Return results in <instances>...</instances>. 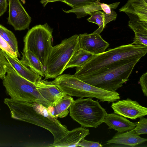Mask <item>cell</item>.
<instances>
[{
    "mask_svg": "<svg viewBox=\"0 0 147 147\" xmlns=\"http://www.w3.org/2000/svg\"><path fill=\"white\" fill-rule=\"evenodd\" d=\"M4 103L9 108L11 117L43 128L53 134L54 142L69 131L67 127L48 112L47 108L39 103L5 98Z\"/></svg>",
    "mask_w": 147,
    "mask_h": 147,
    "instance_id": "6da1fadb",
    "label": "cell"
},
{
    "mask_svg": "<svg viewBox=\"0 0 147 147\" xmlns=\"http://www.w3.org/2000/svg\"><path fill=\"white\" fill-rule=\"evenodd\" d=\"M116 102H112L111 106L115 114L132 119L147 115V108L141 105L136 100L127 98Z\"/></svg>",
    "mask_w": 147,
    "mask_h": 147,
    "instance_id": "9c48e42d",
    "label": "cell"
},
{
    "mask_svg": "<svg viewBox=\"0 0 147 147\" xmlns=\"http://www.w3.org/2000/svg\"><path fill=\"white\" fill-rule=\"evenodd\" d=\"M7 0H0V17L2 16L7 10L8 3Z\"/></svg>",
    "mask_w": 147,
    "mask_h": 147,
    "instance_id": "4dcf8cb0",
    "label": "cell"
},
{
    "mask_svg": "<svg viewBox=\"0 0 147 147\" xmlns=\"http://www.w3.org/2000/svg\"><path fill=\"white\" fill-rule=\"evenodd\" d=\"M134 129L136 133L140 135L147 133V119L143 117L140 118L138 121L136 123Z\"/></svg>",
    "mask_w": 147,
    "mask_h": 147,
    "instance_id": "484cf974",
    "label": "cell"
},
{
    "mask_svg": "<svg viewBox=\"0 0 147 147\" xmlns=\"http://www.w3.org/2000/svg\"><path fill=\"white\" fill-rule=\"evenodd\" d=\"M117 16L116 13L114 10L110 14H107L99 10L94 13L87 20L98 25V28L94 32L100 34L103 31L105 25L109 22L115 20Z\"/></svg>",
    "mask_w": 147,
    "mask_h": 147,
    "instance_id": "d6986e66",
    "label": "cell"
},
{
    "mask_svg": "<svg viewBox=\"0 0 147 147\" xmlns=\"http://www.w3.org/2000/svg\"><path fill=\"white\" fill-rule=\"evenodd\" d=\"M140 59L121 60L111 64L106 69L78 78L97 88L115 92L128 80L134 67Z\"/></svg>",
    "mask_w": 147,
    "mask_h": 147,
    "instance_id": "3957f363",
    "label": "cell"
},
{
    "mask_svg": "<svg viewBox=\"0 0 147 147\" xmlns=\"http://www.w3.org/2000/svg\"><path fill=\"white\" fill-rule=\"evenodd\" d=\"M128 26L135 33L132 43L147 46V22L129 21Z\"/></svg>",
    "mask_w": 147,
    "mask_h": 147,
    "instance_id": "ffe728a7",
    "label": "cell"
},
{
    "mask_svg": "<svg viewBox=\"0 0 147 147\" xmlns=\"http://www.w3.org/2000/svg\"><path fill=\"white\" fill-rule=\"evenodd\" d=\"M2 51L10 67L22 77L35 84L41 79V76L31 71L21 62L18 58Z\"/></svg>",
    "mask_w": 147,
    "mask_h": 147,
    "instance_id": "9a60e30c",
    "label": "cell"
},
{
    "mask_svg": "<svg viewBox=\"0 0 147 147\" xmlns=\"http://www.w3.org/2000/svg\"><path fill=\"white\" fill-rule=\"evenodd\" d=\"M78 35L80 48L93 54L103 53L109 46V44L98 34L93 32Z\"/></svg>",
    "mask_w": 147,
    "mask_h": 147,
    "instance_id": "30bf717a",
    "label": "cell"
},
{
    "mask_svg": "<svg viewBox=\"0 0 147 147\" xmlns=\"http://www.w3.org/2000/svg\"></svg>",
    "mask_w": 147,
    "mask_h": 147,
    "instance_id": "836d02e7",
    "label": "cell"
},
{
    "mask_svg": "<svg viewBox=\"0 0 147 147\" xmlns=\"http://www.w3.org/2000/svg\"><path fill=\"white\" fill-rule=\"evenodd\" d=\"M80 48L79 36L77 34L53 47L45 68L44 80L53 79L61 75L72 56Z\"/></svg>",
    "mask_w": 147,
    "mask_h": 147,
    "instance_id": "5b68a950",
    "label": "cell"
},
{
    "mask_svg": "<svg viewBox=\"0 0 147 147\" xmlns=\"http://www.w3.org/2000/svg\"><path fill=\"white\" fill-rule=\"evenodd\" d=\"M78 146L83 147H102V145L98 142L88 141L83 139L78 144Z\"/></svg>",
    "mask_w": 147,
    "mask_h": 147,
    "instance_id": "f1b7e54d",
    "label": "cell"
},
{
    "mask_svg": "<svg viewBox=\"0 0 147 147\" xmlns=\"http://www.w3.org/2000/svg\"><path fill=\"white\" fill-rule=\"evenodd\" d=\"M70 115L84 127L96 128L103 123L107 113L98 100L91 98H79L74 100L69 109Z\"/></svg>",
    "mask_w": 147,
    "mask_h": 147,
    "instance_id": "52a82bcc",
    "label": "cell"
},
{
    "mask_svg": "<svg viewBox=\"0 0 147 147\" xmlns=\"http://www.w3.org/2000/svg\"><path fill=\"white\" fill-rule=\"evenodd\" d=\"M0 48L13 56L18 58L17 54L14 52L8 43L0 35Z\"/></svg>",
    "mask_w": 147,
    "mask_h": 147,
    "instance_id": "4316f807",
    "label": "cell"
},
{
    "mask_svg": "<svg viewBox=\"0 0 147 147\" xmlns=\"http://www.w3.org/2000/svg\"><path fill=\"white\" fill-rule=\"evenodd\" d=\"M94 54L80 48L72 56L65 68L82 66L90 59Z\"/></svg>",
    "mask_w": 147,
    "mask_h": 147,
    "instance_id": "44dd1931",
    "label": "cell"
},
{
    "mask_svg": "<svg viewBox=\"0 0 147 147\" xmlns=\"http://www.w3.org/2000/svg\"><path fill=\"white\" fill-rule=\"evenodd\" d=\"M139 82L144 96H147V72L143 74L140 77Z\"/></svg>",
    "mask_w": 147,
    "mask_h": 147,
    "instance_id": "f546056e",
    "label": "cell"
},
{
    "mask_svg": "<svg viewBox=\"0 0 147 147\" xmlns=\"http://www.w3.org/2000/svg\"><path fill=\"white\" fill-rule=\"evenodd\" d=\"M2 83L11 99L37 102L47 108L51 105L41 95L35 84L22 77L10 67Z\"/></svg>",
    "mask_w": 147,
    "mask_h": 147,
    "instance_id": "277c9868",
    "label": "cell"
},
{
    "mask_svg": "<svg viewBox=\"0 0 147 147\" xmlns=\"http://www.w3.org/2000/svg\"><path fill=\"white\" fill-rule=\"evenodd\" d=\"M9 67V63L0 48V79H4Z\"/></svg>",
    "mask_w": 147,
    "mask_h": 147,
    "instance_id": "d4e9b609",
    "label": "cell"
},
{
    "mask_svg": "<svg viewBox=\"0 0 147 147\" xmlns=\"http://www.w3.org/2000/svg\"><path fill=\"white\" fill-rule=\"evenodd\" d=\"M120 3L119 2H116L110 4L100 3V6L104 12L107 14H110L112 11L118 7Z\"/></svg>",
    "mask_w": 147,
    "mask_h": 147,
    "instance_id": "83f0119b",
    "label": "cell"
},
{
    "mask_svg": "<svg viewBox=\"0 0 147 147\" xmlns=\"http://www.w3.org/2000/svg\"><path fill=\"white\" fill-rule=\"evenodd\" d=\"M21 1L22 3L23 4H25L26 3V1L25 0H20Z\"/></svg>",
    "mask_w": 147,
    "mask_h": 147,
    "instance_id": "d6a6232c",
    "label": "cell"
},
{
    "mask_svg": "<svg viewBox=\"0 0 147 147\" xmlns=\"http://www.w3.org/2000/svg\"><path fill=\"white\" fill-rule=\"evenodd\" d=\"M0 35L7 42L14 52L20 57L18 51V41L14 34L11 31L0 24Z\"/></svg>",
    "mask_w": 147,
    "mask_h": 147,
    "instance_id": "603a6c76",
    "label": "cell"
},
{
    "mask_svg": "<svg viewBox=\"0 0 147 147\" xmlns=\"http://www.w3.org/2000/svg\"><path fill=\"white\" fill-rule=\"evenodd\" d=\"M74 100L71 96L66 94L56 103L49 106L47 110L52 116L57 118L64 117L68 115Z\"/></svg>",
    "mask_w": 147,
    "mask_h": 147,
    "instance_id": "e0dca14e",
    "label": "cell"
},
{
    "mask_svg": "<svg viewBox=\"0 0 147 147\" xmlns=\"http://www.w3.org/2000/svg\"><path fill=\"white\" fill-rule=\"evenodd\" d=\"M53 29L47 23L36 25L29 30L24 38L23 52L29 50L39 59L45 68L53 47Z\"/></svg>",
    "mask_w": 147,
    "mask_h": 147,
    "instance_id": "8992f818",
    "label": "cell"
},
{
    "mask_svg": "<svg viewBox=\"0 0 147 147\" xmlns=\"http://www.w3.org/2000/svg\"><path fill=\"white\" fill-rule=\"evenodd\" d=\"M35 84L41 95L51 105L56 103L66 94L59 89L52 81L41 79Z\"/></svg>",
    "mask_w": 147,
    "mask_h": 147,
    "instance_id": "4fadbf2b",
    "label": "cell"
},
{
    "mask_svg": "<svg viewBox=\"0 0 147 147\" xmlns=\"http://www.w3.org/2000/svg\"><path fill=\"white\" fill-rule=\"evenodd\" d=\"M90 134L88 129L81 127L67 131L61 138L50 144L52 147H77L78 144Z\"/></svg>",
    "mask_w": 147,
    "mask_h": 147,
    "instance_id": "7c38bea8",
    "label": "cell"
},
{
    "mask_svg": "<svg viewBox=\"0 0 147 147\" xmlns=\"http://www.w3.org/2000/svg\"><path fill=\"white\" fill-rule=\"evenodd\" d=\"M119 11L126 14L129 21L147 22V0H128Z\"/></svg>",
    "mask_w": 147,
    "mask_h": 147,
    "instance_id": "8fae6325",
    "label": "cell"
},
{
    "mask_svg": "<svg viewBox=\"0 0 147 147\" xmlns=\"http://www.w3.org/2000/svg\"><path fill=\"white\" fill-rule=\"evenodd\" d=\"M9 9L7 22L15 30L28 29L31 18L27 13L19 0H8Z\"/></svg>",
    "mask_w": 147,
    "mask_h": 147,
    "instance_id": "ba28073f",
    "label": "cell"
},
{
    "mask_svg": "<svg viewBox=\"0 0 147 147\" xmlns=\"http://www.w3.org/2000/svg\"><path fill=\"white\" fill-rule=\"evenodd\" d=\"M100 0H63L61 1L72 8L93 3Z\"/></svg>",
    "mask_w": 147,
    "mask_h": 147,
    "instance_id": "cb8c5ba5",
    "label": "cell"
},
{
    "mask_svg": "<svg viewBox=\"0 0 147 147\" xmlns=\"http://www.w3.org/2000/svg\"><path fill=\"white\" fill-rule=\"evenodd\" d=\"M147 53V46L133 44L122 45L93 57L82 66L77 67L74 76L78 78L92 74L106 68L111 64L126 59L141 58Z\"/></svg>",
    "mask_w": 147,
    "mask_h": 147,
    "instance_id": "7a4b0ae2",
    "label": "cell"
},
{
    "mask_svg": "<svg viewBox=\"0 0 147 147\" xmlns=\"http://www.w3.org/2000/svg\"><path fill=\"white\" fill-rule=\"evenodd\" d=\"M62 0H41L40 2L44 7H45L47 4L49 3L57 1H61Z\"/></svg>",
    "mask_w": 147,
    "mask_h": 147,
    "instance_id": "1f68e13d",
    "label": "cell"
},
{
    "mask_svg": "<svg viewBox=\"0 0 147 147\" xmlns=\"http://www.w3.org/2000/svg\"><path fill=\"white\" fill-rule=\"evenodd\" d=\"M146 138L140 137L134 129L122 133H118L112 138L106 142V144H115L134 147L146 142Z\"/></svg>",
    "mask_w": 147,
    "mask_h": 147,
    "instance_id": "5bb4252c",
    "label": "cell"
},
{
    "mask_svg": "<svg viewBox=\"0 0 147 147\" xmlns=\"http://www.w3.org/2000/svg\"><path fill=\"white\" fill-rule=\"evenodd\" d=\"M100 3L99 1H97L91 4L72 8L67 11H63L67 13H74L76 15L77 18L80 19L88 15L91 16L95 12L102 10Z\"/></svg>",
    "mask_w": 147,
    "mask_h": 147,
    "instance_id": "7402d4cb",
    "label": "cell"
},
{
    "mask_svg": "<svg viewBox=\"0 0 147 147\" xmlns=\"http://www.w3.org/2000/svg\"><path fill=\"white\" fill-rule=\"evenodd\" d=\"M22 53V56L20 60V62L34 72L44 76L45 68L36 56L29 50Z\"/></svg>",
    "mask_w": 147,
    "mask_h": 147,
    "instance_id": "ac0fdd59",
    "label": "cell"
},
{
    "mask_svg": "<svg viewBox=\"0 0 147 147\" xmlns=\"http://www.w3.org/2000/svg\"><path fill=\"white\" fill-rule=\"evenodd\" d=\"M103 123L109 127V129H113L118 133H122L134 129L136 123L130 121L125 117L114 113H107L103 119Z\"/></svg>",
    "mask_w": 147,
    "mask_h": 147,
    "instance_id": "2e32d148",
    "label": "cell"
}]
</instances>
